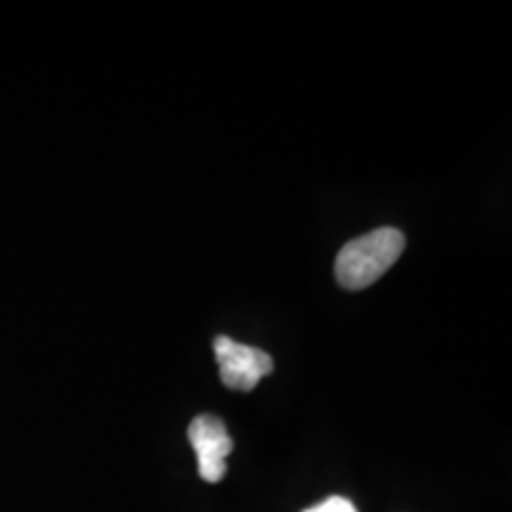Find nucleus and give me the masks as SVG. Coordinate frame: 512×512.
I'll return each instance as SVG.
<instances>
[{"label": "nucleus", "mask_w": 512, "mask_h": 512, "mask_svg": "<svg viewBox=\"0 0 512 512\" xmlns=\"http://www.w3.org/2000/svg\"><path fill=\"white\" fill-rule=\"evenodd\" d=\"M406 249L399 228H377L347 242L337 254L335 275L344 290H366L392 268Z\"/></svg>", "instance_id": "1"}, {"label": "nucleus", "mask_w": 512, "mask_h": 512, "mask_svg": "<svg viewBox=\"0 0 512 512\" xmlns=\"http://www.w3.org/2000/svg\"><path fill=\"white\" fill-rule=\"evenodd\" d=\"M214 356L219 361L223 384L233 392H252L261 377L273 373V358L266 351L247 347L230 337L214 339Z\"/></svg>", "instance_id": "2"}, {"label": "nucleus", "mask_w": 512, "mask_h": 512, "mask_svg": "<svg viewBox=\"0 0 512 512\" xmlns=\"http://www.w3.org/2000/svg\"><path fill=\"white\" fill-rule=\"evenodd\" d=\"M188 439L197 456V472L207 484H219L226 477V458L233 453V439L216 415H197L188 427Z\"/></svg>", "instance_id": "3"}, {"label": "nucleus", "mask_w": 512, "mask_h": 512, "mask_svg": "<svg viewBox=\"0 0 512 512\" xmlns=\"http://www.w3.org/2000/svg\"><path fill=\"white\" fill-rule=\"evenodd\" d=\"M304 512H358L356 505L344 496H330L325 498L323 503L313 505V508H306Z\"/></svg>", "instance_id": "4"}]
</instances>
